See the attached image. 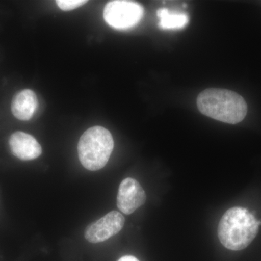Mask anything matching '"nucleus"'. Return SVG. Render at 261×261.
<instances>
[{"label": "nucleus", "instance_id": "obj_1", "mask_svg": "<svg viewBox=\"0 0 261 261\" xmlns=\"http://www.w3.org/2000/svg\"><path fill=\"white\" fill-rule=\"evenodd\" d=\"M197 105L202 114L229 124L243 121L247 112L244 98L228 89H205L197 97Z\"/></svg>", "mask_w": 261, "mask_h": 261}, {"label": "nucleus", "instance_id": "obj_2", "mask_svg": "<svg viewBox=\"0 0 261 261\" xmlns=\"http://www.w3.org/2000/svg\"><path fill=\"white\" fill-rule=\"evenodd\" d=\"M261 221L243 207L228 209L220 221L218 236L228 250L239 251L246 248L258 232Z\"/></svg>", "mask_w": 261, "mask_h": 261}, {"label": "nucleus", "instance_id": "obj_3", "mask_svg": "<svg viewBox=\"0 0 261 261\" xmlns=\"http://www.w3.org/2000/svg\"><path fill=\"white\" fill-rule=\"evenodd\" d=\"M114 147L111 132L102 126L89 128L81 137L78 144L80 162L89 171H95L107 164Z\"/></svg>", "mask_w": 261, "mask_h": 261}, {"label": "nucleus", "instance_id": "obj_4", "mask_svg": "<svg viewBox=\"0 0 261 261\" xmlns=\"http://www.w3.org/2000/svg\"><path fill=\"white\" fill-rule=\"evenodd\" d=\"M143 15L142 5L125 0L109 2L103 12V18L106 23L118 30H126L135 27Z\"/></svg>", "mask_w": 261, "mask_h": 261}, {"label": "nucleus", "instance_id": "obj_5", "mask_svg": "<svg viewBox=\"0 0 261 261\" xmlns=\"http://www.w3.org/2000/svg\"><path fill=\"white\" fill-rule=\"evenodd\" d=\"M124 223V217L121 213L111 211L89 225L86 228L84 237L90 243H102L120 232Z\"/></svg>", "mask_w": 261, "mask_h": 261}, {"label": "nucleus", "instance_id": "obj_6", "mask_svg": "<svg viewBox=\"0 0 261 261\" xmlns=\"http://www.w3.org/2000/svg\"><path fill=\"white\" fill-rule=\"evenodd\" d=\"M145 190L137 180L126 178L122 181L117 196V205L122 213L126 215L133 214L145 204Z\"/></svg>", "mask_w": 261, "mask_h": 261}, {"label": "nucleus", "instance_id": "obj_7", "mask_svg": "<svg viewBox=\"0 0 261 261\" xmlns=\"http://www.w3.org/2000/svg\"><path fill=\"white\" fill-rule=\"evenodd\" d=\"M10 150L21 161H32L42 154L40 144L33 136L23 132H16L9 139Z\"/></svg>", "mask_w": 261, "mask_h": 261}, {"label": "nucleus", "instance_id": "obj_8", "mask_svg": "<svg viewBox=\"0 0 261 261\" xmlns=\"http://www.w3.org/2000/svg\"><path fill=\"white\" fill-rule=\"evenodd\" d=\"M38 107L37 94L31 89H23L13 97L11 111L13 116L20 121H29Z\"/></svg>", "mask_w": 261, "mask_h": 261}, {"label": "nucleus", "instance_id": "obj_9", "mask_svg": "<svg viewBox=\"0 0 261 261\" xmlns=\"http://www.w3.org/2000/svg\"><path fill=\"white\" fill-rule=\"evenodd\" d=\"M157 15L160 19L159 27L164 30L182 29L189 22L188 15L185 13H172L166 8L158 10Z\"/></svg>", "mask_w": 261, "mask_h": 261}, {"label": "nucleus", "instance_id": "obj_10", "mask_svg": "<svg viewBox=\"0 0 261 261\" xmlns=\"http://www.w3.org/2000/svg\"><path fill=\"white\" fill-rule=\"evenodd\" d=\"M87 3L88 2L86 0H58L56 2L58 6L64 11H69V10L80 8Z\"/></svg>", "mask_w": 261, "mask_h": 261}, {"label": "nucleus", "instance_id": "obj_11", "mask_svg": "<svg viewBox=\"0 0 261 261\" xmlns=\"http://www.w3.org/2000/svg\"><path fill=\"white\" fill-rule=\"evenodd\" d=\"M118 261H140L137 257L132 256V255H126V256L122 257Z\"/></svg>", "mask_w": 261, "mask_h": 261}]
</instances>
